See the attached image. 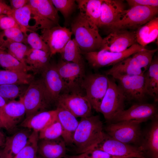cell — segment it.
I'll return each mask as SVG.
<instances>
[{
	"mask_svg": "<svg viewBox=\"0 0 158 158\" xmlns=\"http://www.w3.org/2000/svg\"><path fill=\"white\" fill-rule=\"evenodd\" d=\"M158 109L153 104L141 103L132 105L118 114L110 123L128 121L140 123L158 118Z\"/></svg>",
	"mask_w": 158,
	"mask_h": 158,
	"instance_id": "12",
	"label": "cell"
},
{
	"mask_svg": "<svg viewBox=\"0 0 158 158\" xmlns=\"http://www.w3.org/2000/svg\"><path fill=\"white\" fill-rule=\"evenodd\" d=\"M145 72L142 70L135 67L122 61L115 64L110 69L105 72L107 76L113 74L121 75H143Z\"/></svg>",
	"mask_w": 158,
	"mask_h": 158,
	"instance_id": "36",
	"label": "cell"
},
{
	"mask_svg": "<svg viewBox=\"0 0 158 158\" xmlns=\"http://www.w3.org/2000/svg\"><path fill=\"white\" fill-rule=\"evenodd\" d=\"M12 17L21 27L22 31L27 37L28 31L31 30L32 26L29 25L32 18V12L31 8L28 4L18 9L12 10L10 15Z\"/></svg>",
	"mask_w": 158,
	"mask_h": 158,
	"instance_id": "33",
	"label": "cell"
},
{
	"mask_svg": "<svg viewBox=\"0 0 158 158\" xmlns=\"http://www.w3.org/2000/svg\"><path fill=\"white\" fill-rule=\"evenodd\" d=\"M13 28H18L22 31L20 26L12 17L1 15L0 16V29L4 30Z\"/></svg>",
	"mask_w": 158,
	"mask_h": 158,
	"instance_id": "43",
	"label": "cell"
},
{
	"mask_svg": "<svg viewBox=\"0 0 158 158\" xmlns=\"http://www.w3.org/2000/svg\"><path fill=\"white\" fill-rule=\"evenodd\" d=\"M41 34L42 39L49 48L51 58L56 53H61L67 43L71 39L72 33L68 29L58 25L42 30Z\"/></svg>",
	"mask_w": 158,
	"mask_h": 158,
	"instance_id": "16",
	"label": "cell"
},
{
	"mask_svg": "<svg viewBox=\"0 0 158 158\" xmlns=\"http://www.w3.org/2000/svg\"><path fill=\"white\" fill-rule=\"evenodd\" d=\"M6 138L4 134L0 130V143L4 145Z\"/></svg>",
	"mask_w": 158,
	"mask_h": 158,
	"instance_id": "47",
	"label": "cell"
},
{
	"mask_svg": "<svg viewBox=\"0 0 158 158\" xmlns=\"http://www.w3.org/2000/svg\"><path fill=\"white\" fill-rule=\"evenodd\" d=\"M111 76L117 82L126 100L141 102L145 99L147 95L143 74L131 75L113 74Z\"/></svg>",
	"mask_w": 158,
	"mask_h": 158,
	"instance_id": "13",
	"label": "cell"
},
{
	"mask_svg": "<svg viewBox=\"0 0 158 158\" xmlns=\"http://www.w3.org/2000/svg\"><path fill=\"white\" fill-rule=\"evenodd\" d=\"M57 11L62 15L66 21H68L76 8L75 1L74 0H51Z\"/></svg>",
	"mask_w": 158,
	"mask_h": 158,
	"instance_id": "39",
	"label": "cell"
},
{
	"mask_svg": "<svg viewBox=\"0 0 158 158\" xmlns=\"http://www.w3.org/2000/svg\"><path fill=\"white\" fill-rule=\"evenodd\" d=\"M23 85L11 84L1 85L0 95L6 102L8 100H13L19 96L21 97L22 93L24 94L27 88L22 86Z\"/></svg>",
	"mask_w": 158,
	"mask_h": 158,
	"instance_id": "37",
	"label": "cell"
},
{
	"mask_svg": "<svg viewBox=\"0 0 158 158\" xmlns=\"http://www.w3.org/2000/svg\"><path fill=\"white\" fill-rule=\"evenodd\" d=\"M37 158H42V157L40 156V157H37Z\"/></svg>",
	"mask_w": 158,
	"mask_h": 158,
	"instance_id": "53",
	"label": "cell"
},
{
	"mask_svg": "<svg viewBox=\"0 0 158 158\" xmlns=\"http://www.w3.org/2000/svg\"><path fill=\"white\" fill-rule=\"evenodd\" d=\"M2 146H4V145L0 143V147Z\"/></svg>",
	"mask_w": 158,
	"mask_h": 158,
	"instance_id": "52",
	"label": "cell"
},
{
	"mask_svg": "<svg viewBox=\"0 0 158 158\" xmlns=\"http://www.w3.org/2000/svg\"><path fill=\"white\" fill-rule=\"evenodd\" d=\"M11 7L12 10L21 8L27 5L28 0H9Z\"/></svg>",
	"mask_w": 158,
	"mask_h": 158,
	"instance_id": "45",
	"label": "cell"
},
{
	"mask_svg": "<svg viewBox=\"0 0 158 158\" xmlns=\"http://www.w3.org/2000/svg\"><path fill=\"white\" fill-rule=\"evenodd\" d=\"M30 48L23 43L7 40H0V49L6 51L25 65H26L25 62V57Z\"/></svg>",
	"mask_w": 158,
	"mask_h": 158,
	"instance_id": "31",
	"label": "cell"
},
{
	"mask_svg": "<svg viewBox=\"0 0 158 158\" xmlns=\"http://www.w3.org/2000/svg\"><path fill=\"white\" fill-rule=\"evenodd\" d=\"M56 67L64 84L65 90L78 93L85 76L84 64L61 60Z\"/></svg>",
	"mask_w": 158,
	"mask_h": 158,
	"instance_id": "10",
	"label": "cell"
},
{
	"mask_svg": "<svg viewBox=\"0 0 158 158\" xmlns=\"http://www.w3.org/2000/svg\"><path fill=\"white\" fill-rule=\"evenodd\" d=\"M0 128H4L3 125V123H2V122L1 121L0 118Z\"/></svg>",
	"mask_w": 158,
	"mask_h": 158,
	"instance_id": "51",
	"label": "cell"
},
{
	"mask_svg": "<svg viewBox=\"0 0 158 158\" xmlns=\"http://www.w3.org/2000/svg\"><path fill=\"white\" fill-rule=\"evenodd\" d=\"M12 11L10 6L4 1L0 0V15H10Z\"/></svg>",
	"mask_w": 158,
	"mask_h": 158,
	"instance_id": "46",
	"label": "cell"
},
{
	"mask_svg": "<svg viewBox=\"0 0 158 158\" xmlns=\"http://www.w3.org/2000/svg\"><path fill=\"white\" fill-rule=\"evenodd\" d=\"M71 28L82 52L100 50L103 38L97 25L79 14L73 20Z\"/></svg>",
	"mask_w": 158,
	"mask_h": 158,
	"instance_id": "2",
	"label": "cell"
},
{
	"mask_svg": "<svg viewBox=\"0 0 158 158\" xmlns=\"http://www.w3.org/2000/svg\"><path fill=\"white\" fill-rule=\"evenodd\" d=\"M56 109L57 118L60 123L62 129L61 137L66 144L72 143L79 121L75 117L63 107L57 105Z\"/></svg>",
	"mask_w": 158,
	"mask_h": 158,
	"instance_id": "21",
	"label": "cell"
},
{
	"mask_svg": "<svg viewBox=\"0 0 158 158\" xmlns=\"http://www.w3.org/2000/svg\"><path fill=\"white\" fill-rule=\"evenodd\" d=\"M31 133L29 129L23 130L6 137L3 149L4 158H13L25 146Z\"/></svg>",
	"mask_w": 158,
	"mask_h": 158,
	"instance_id": "23",
	"label": "cell"
},
{
	"mask_svg": "<svg viewBox=\"0 0 158 158\" xmlns=\"http://www.w3.org/2000/svg\"><path fill=\"white\" fill-rule=\"evenodd\" d=\"M136 43L135 31L112 30L103 39L100 50L114 52H121Z\"/></svg>",
	"mask_w": 158,
	"mask_h": 158,
	"instance_id": "14",
	"label": "cell"
},
{
	"mask_svg": "<svg viewBox=\"0 0 158 158\" xmlns=\"http://www.w3.org/2000/svg\"><path fill=\"white\" fill-rule=\"evenodd\" d=\"M56 101L57 105L64 108L76 118L92 116V108L85 96L78 93H65L60 95Z\"/></svg>",
	"mask_w": 158,
	"mask_h": 158,
	"instance_id": "15",
	"label": "cell"
},
{
	"mask_svg": "<svg viewBox=\"0 0 158 158\" xmlns=\"http://www.w3.org/2000/svg\"><path fill=\"white\" fill-rule=\"evenodd\" d=\"M57 112L56 109L40 112L25 118L20 126L39 132L56 119Z\"/></svg>",
	"mask_w": 158,
	"mask_h": 158,
	"instance_id": "24",
	"label": "cell"
},
{
	"mask_svg": "<svg viewBox=\"0 0 158 158\" xmlns=\"http://www.w3.org/2000/svg\"><path fill=\"white\" fill-rule=\"evenodd\" d=\"M79 14L98 27L102 0H77Z\"/></svg>",
	"mask_w": 158,
	"mask_h": 158,
	"instance_id": "28",
	"label": "cell"
},
{
	"mask_svg": "<svg viewBox=\"0 0 158 158\" xmlns=\"http://www.w3.org/2000/svg\"><path fill=\"white\" fill-rule=\"evenodd\" d=\"M62 132L61 125L56 118L52 122L39 132V139H56L61 137Z\"/></svg>",
	"mask_w": 158,
	"mask_h": 158,
	"instance_id": "38",
	"label": "cell"
},
{
	"mask_svg": "<svg viewBox=\"0 0 158 158\" xmlns=\"http://www.w3.org/2000/svg\"><path fill=\"white\" fill-rule=\"evenodd\" d=\"M1 15H0V16H1Z\"/></svg>",
	"mask_w": 158,
	"mask_h": 158,
	"instance_id": "54",
	"label": "cell"
},
{
	"mask_svg": "<svg viewBox=\"0 0 158 158\" xmlns=\"http://www.w3.org/2000/svg\"><path fill=\"white\" fill-rule=\"evenodd\" d=\"M84 153L85 158H133L128 156H116L97 149L89 150Z\"/></svg>",
	"mask_w": 158,
	"mask_h": 158,
	"instance_id": "42",
	"label": "cell"
},
{
	"mask_svg": "<svg viewBox=\"0 0 158 158\" xmlns=\"http://www.w3.org/2000/svg\"><path fill=\"white\" fill-rule=\"evenodd\" d=\"M25 115V107L20 97L19 100L10 101L0 108V118L8 131L15 128Z\"/></svg>",
	"mask_w": 158,
	"mask_h": 158,
	"instance_id": "18",
	"label": "cell"
},
{
	"mask_svg": "<svg viewBox=\"0 0 158 158\" xmlns=\"http://www.w3.org/2000/svg\"><path fill=\"white\" fill-rule=\"evenodd\" d=\"M109 78L105 75L92 73L85 76L81 87L86 92L85 96L92 108L99 112V107L108 86Z\"/></svg>",
	"mask_w": 158,
	"mask_h": 158,
	"instance_id": "8",
	"label": "cell"
},
{
	"mask_svg": "<svg viewBox=\"0 0 158 158\" xmlns=\"http://www.w3.org/2000/svg\"><path fill=\"white\" fill-rule=\"evenodd\" d=\"M125 97L114 79L109 78L108 89L100 105L99 112L111 122L119 113L124 109Z\"/></svg>",
	"mask_w": 158,
	"mask_h": 158,
	"instance_id": "6",
	"label": "cell"
},
{
	"mask_svg": "<svg viewBox=\"0 0 158 158\" xmlns=\"http://www.w3.org/2000/svg\"><path fill=\"white\" fill-rule=\"evenodd\" d=\"M82 52L74 38L70 40L60 53L62 58L65 61L84 64Z\"/></svg>",
	"mask_w": 158,
	"mask_h": 158,
	"instance_id": "34",
	"label": "cell"
},
{
	"mask_svg": "<svg viewBox=\"0 0 158 158\" xmlns=\"http://www.w3.org/2000/svg\"><path fill=\"white\" fill-rule=\"evenodd\" d=\"M26 42V43L28 44L32 49L50 53L48 45L42 40L40 35L35 32L32 31L28 34Z\"/></svg>",
	"mask_w": 158,
	"mask_h": 158,
	"instance_id": "41",
	"label": "cell"
},
{
	"mask_svg": "<svg viewBox=\"0 0 158 158\" xmlns=\"http://www.w3.org/2000/svg\"><path fill=\"white\" fill-rule=\"evenodd\" d=\"M97 149L118 156L146 158L139 147L121 142L104 132L100 140L89 150Z\"/></svg>",
	"mask_w": 158,
	"mask_h": 158,
	"instance_id": "11",
	"label": "cell"
},
{
	"mask_svg": "<svg viewBox=\"0 0 158 158\" xmlns=\"http://www.w3.org/2000/svg\"><path fill=\"white\" fill-rule=\"evenodd\" d=\"M0 65L6 70L28 73L32 71L29 66L25 65L6 51L0 48Z\"/></svg>",
	"mask_w": 158,
	"mask_h": 158,
	"instance_id": "32",
	"label": "cell"
},
{
	"mask_svg": "<svg viewBox=\"0 0 158 158\" xmlns=\"http://www.w3.org/2000/svg\"><path fill=\"white\" fill-rule=\"evenodd\" d=\"M103 123L98 115L81 118L73 140L78 152L84 153L96 144L103 134Z\"/></svg>",
	"mask_w": 158,
	"mask_h": 158,
	"instance_id": "1",
	"label": "cell"
},
{
	"mask_svg": "<svg viewBox=\"0 0 158 158\" xmlns=\"http://www.w3.org/2000/svg\"><path fill=\"white\" fill-rule=\"evenodd\" d=\"M126 1L130 8L138 6L158 7L157 0H127Z\"/></svg>",
	"mask_w": 158,
	"mask_h": 158,
	"instance_id": "44",
	"label": "cell"
},
{
	"mask_svg": "<svg viewBox=\"0 0 158 158\" xmlns=\"http://www.w3.org/2000/svg\"><path fill=\"white\" fill-rule=\"evenodd\" d=\"M37 152L43 158L66 157V143L61 137L52 140H41Z\"/></svg>",
	"mask_w": 158,
	"mask_h": 158,
	"instance_id": "22",
	"label": "cell"
},
{
	"mask_svg": "<svg viewBox=\"0 0 158 158\" xmlns=\"http://www.w3.org/2000/svg\"><path fill=\"white\" fill-rule=\"evenodd\" d=\"M26 36L20 29L11 28L0 32V40H7L11 41L26 44Z\"/></svg>",
	"mask_w": 158,
	"mask_h": 158,
	"instance_id": "40",
	"label": "cell"
},
{
	"mask_svg": "<svg viewBox=\"0 0 158 158\" xmlns=\"http://www.w3.org/2000/svg\"><path fill=\"white\" fill-rule=\"evenodd\" d=\"M138 147L146 158H158V118L152 120L147 129L142 133Z\"/></svg>",
	"mask_w": 158,
	"mask_h": 158,
	"instance_id": "20",
	"label": "cell"
},
{
	"mask_svg": "<svg viewBox=\"0 0 158 158\" xmlns=\"http://www.w3.org/2000/svg\"><path fill=\"white\" fill-rule=\"evenodd\" d=\"M41 73L42 79L50 103L56 101L60 92L65 90V87L56 65L50 64Z\"/></svg>",
	"mask_w": 158,
	"mask_h": 158,
	"instance_id": "19",
	"label": "cell"
},
{
	"mask_svg": "<svg viewBox=\"0 0 158 158\" xmlns=\"http://www.w3.org/2000/svg\"><path fill=\"white\" fill-rule=\"evenodd\" d=\"M158 7L135 6L126 10L121 19L108 29L109 32L117 30L135 31L157 16Z\"/></svg>",
	"mask_w": 158,
	"mask_h": 158,
	"instance_id": "5",
	"label": "cell"
},
{
	"mask_svg": "<svg viewBox=\"0 0 158 158\" xmlns=\"http://www.w3.org/2000/svg\"><path fill=\"white\" fill-rule=\"evenodd\" d=\"M50 53L30 48L25 57V62L32 71L41 73L50 64Z\"/></svg>",
	"mask_w": 158,
	"mask_h": 158,
	"instance_id": "27",
	"label": "cell"
},
{
	"mask_svg": "<svg viewBox=\"0 0 158 158\" xmlns=\"http://www.w3.org/2000/svg\"><path fill=\"white\" fill-rule=\"evenodd\" d=\"M145 48L137 43L123 51L114 52L104 49L83 53L88 63L93 68H98L113 66Z\"/></svg>",
	"mask_w": 158,
	"mask_h": 158,
	"instance_id": "7",
	"label": "cell"
},
{
	"mask_svg": "<svg viewBox=\"0 0 158 158\" xmlns=\"http://www.w3.org/2000/svg\"><path fill=\"white\" fill-rule=\"evenodd\" d=\"M28 4L35 22L32 30L49 29L59 25V17L51 0H28Z\"/></svg>",
	"mask_w": 158,
	"mask_h": 158,
	"instance_id": "4",
	"label": "cell"
},
{
	"mask_svg": "<svg viewBox=\"0 0 158 158\" xmlns=\"http://www.w3.org/2000/svg\"><path fill=\"white\" fill-rule=\"evenodd\" d=\"M7 102L0 95V108L4 106Z\"/></svg>",
	"mask_w": 158,
	"mask_h": 158,
	"instance_id": "48",
	"label": "cell"
},
{
	"mask_svg": "<svg viewBox=\"0 0 158 158\" xmlns=\"http://www.w3.org/2000/svg\"><path fill=\"white\" fill-rule=\"evenodd\" d=\"M0 158H4L3 150L0 149Z\"/></svg>",
	"mask_w": 158,
	"mask_h": 158,
	"instance_id": "50",
	"label": "cell"
},
{
	"mask_svg": "<svg viewBox=\"0 0 158 158\" xmlns=\"http://www.w3.org/2000/svg\"><path fill=\"white\" fill-rule=\"evenodd\" d=\"M66 158H82L80 156V155H79L78 156H68L67 155Z\"/></svg>",
	"mask_w": 158,
	"mask_h": 158,
	"instance_id": "49",
	"label": "cell"
},
{
	"mask_svg": "<svg viewBox=\"0 0 158 158\" xmlns=\"http://www.w3.org/2000/svg\"><path fill=\"white\" fill-rule=\"evenodd\" d=\"M126 10L123 1L102 0L98 28L108 30L121 19Z\"/></svg>",
	"mask_w": 158,
	"mask_h": 158,
	"instance_id": "17",
	"label": "cell"
},
{
	"mask_svg": "<svg viewBox=\"0 0 158 158\" xmlns=\"http://www.w3.org/2000/svg\"><path fill=\"white\" fill-rule=\"evenodd\" d=\"M145 88L147 95L158 100V58L154 56L150 66L143 74Z\"/></svg>",
	"mask_w": 158,
	"mask_h": 158,
	"instance_id": "26",
	"label": "cell"
},
{
	"mask_svg": "<svg viewBox=\"0 0 158 158\" xmlns=\"http://www.w3.org/2000/svg\"><path fill=\"white\" fill-rule=\"evenodd\" d=\"M137 43L145 47L155 41L158 36V18L156 16L135 31Z\"/></svg>",
	"mask_w": 158,
	"mask_h": 158,
	"instance_id": "25",
	"label": "cell"
},
{
	"mask_svg": "<svg viewBox=\"0 0 158 158\" xmlns=\"http://www.w3.org/2000/svg\"><path fill=\"white\" fill-rule=\"evenodd\" d=\"M20 97L25 107L26 118L44 111L51 103L42 78L32 81Z\"/></svg>",
	"mask_w": 158,
	"mask_h": 158,
	"instance_id": "3",
	"label": "cell"
},
{
	"mask_svg": "<svg viewBox=\"0 0 158 158\" xmlns=\"http://www.w3.org/2000/svg\"><path fill=\"white\" fill-rule=\"evenodd\" d=\"M34 80L33 75L28 73L0 70V85L11 84L29 85Z\"/></svg>",
	"mask_w": 158,
	"mask_h": 158,
	"instance_id": "30",
	"label": "cell"
},
{
	"mask_svg": "<svg viewBox=\"0 0 158 158\" xmlns=\"http://www.w3.org/2000/svg\"><path fill=\"white\" fill-rule=\"evenodd\" d=\"M140 124L128 121L110 123L106 128V133L121 142L138 147L142 135Z\"/></svg>",
	"mask_w": 158,
	"mask_h": 158,
	"instance_id": "9",
	"label": "cell"
},
{
	"mask_svg": "<svg viewBox=\"0 0 158 158\" xmlns=\"http://www.w3.org/2000/svg\"><path fill=\"white\" fill-rule=\"evenodd\" d=\"M39 132L33 131L25 146L13 158H37Z\"/></svg>",
	"mask_w": 158,
	"mask_h": 158,
	"instance_id": "35",
	"label": "cell"
},
{
	"mask_svg": "<svg viewBox=\"0 0 158 158\" xmlns=\"http://www.w3.org/2000/svg\"><path fill=\"white\" fill-rule=\"evenodd\" d=\"M157 50V49L149 50L145 48L137 51L122 61L140 69L145 72L148 69Z\"/></svg>",
	"mask_w": 158,
	"mask_h": 158,
	"instance_id": "29",
	"label": "cell"
}]
</instances>
